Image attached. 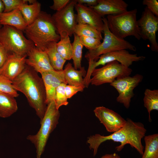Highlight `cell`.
<instances>
[{"label":"cell","instance_id":"6da1fadb","mask_svg":"<svg viewBox=\"0 0 158 158\" xmlns=\"http://www.w3.org/2000/svg\"><path fill=\"white\" fill-rule=\"evenodd\" d=\"M146 131L142 123L135 122L128 118L125 125L118 130L107 136L99 134L90 135L87 138V142L89 145L90 149L93 151L94 156L96 155L101 144L109 140L120 143L119 145L116 147L118 151H121L126 145L129 144L142 155L144 147L141 140L145 136Z\"/></svg>","mask_w":158,"mask_h":158},{"label":"cell","instance_id":"7a4b0ae2","mask_svg":"<svg viewBox=\"0 0 158 158\" xmlns=\"http://www.w3.org/2000/svg\"><path fill=\"white\" fill-rule=\"evenodd\" d=\"M37 73L26 65L22 73L12 82L14 89L25 96L29 105L34 109L41 121L47 104L44 85Z\"/></svg>","mask_w":158,"mask_h":158},{"label":"cell","instance_id":"3957f363","mask_svg":"<svg viewBox=\"0 0 158 158\" xmlns=\"http://www.w3.org/2000/svg\"><path fill=\"white\" fill-rule=\"evenodd\" d=\"M23 31L36 47L43 51L51 43L57 42L60 39L52 16L43 11Z\"/></svg>","mask_w":158,"mask_h":158},{"label":"cell","instance_id":"277c9868","mask_svg":"<svg viewBox=\"0 0 158 158\" xmlns=\"http://www.w3.org/2000/svg\"><path fill=\"white\" fill-rule=\"evenodd\" d=\"M60 116L59 110L56 108L54 100L48 104L42 120L40 121V128L36 134L29 135L27 139L34 145L37 158H41L44 151L50 134L59 123Z\"/></svg>","mask_w":158,"mask_h":158},{"label":"cell","instance_id":"5b68a950","mask_svg":"<svg viewBox=\"0 0 158 158\" xmlns=\"http://www.w3.org/2000/svg\"><path fill=\"white\" fill-rule=\"evenodd\" d=\"M137 13V10L135 8L117 15H107L106 18L109 30L121 39L133 36L138 40H140Z\"/></svg>","mask_w":158,"mask_h":158},{"label":"cell","instance_id":"8992f818","mask_svg":"<svg viewBox=\"0 0 158 158\" xmlns=\"http://www.w3.org/2000/svg\"><path fill=\"white\" fill-rule=\"evenodd\" d=\"M0 43L9 53L22 56L27 55L34 46L23 31L8 25L0 28Z\"/></svg>","mask_w":158,"mask_h":158},{"label":"cell","instance_id":"52a82bcc","mask_svg":"<svg viewBox=\"0 0 158 158\" xmlns=\"http://www.w3.org/2000/svg\"><path fill=\"white\" fill-rule=\"evenodd\" d=\"M102 19L104 23L103 41L95 49L88 51L86 53L85 57L88 60L89 62L96 61L101 55L112 51L121 49L136 51V48L134 45L113 34L108 28L106 18L103 17Z\"/></svg>","mask_w":158,"mask_h":158},{"label":"cell","instance_id":"ba28073f","mask_svg":"<svg viewBox=\"0 0 158 158\" xmlns=\"http://www.w3.org/2000/svg\"><path fill=\"white\" fill-rule=\"evenodd\" d=\"M145 57L138 56L136 54L130 53L126 49H121L107 53L100 56L96 61L89 62L86 75L84 78L86 87L90 84L91 74L93 70L100 65L103 66L114 61H117L125 66L129 67L133 62L143 60Z\"/></svg>","mask_w":158,"mask_h":158},{"label":"cell","instance_id":"9c48e42d","mask_svg":"<svg viewBox=\"0 0 158 158\" xmlns=\"http://www.w3.org/2000/svg\"><path fill=\"white\" fill-rule=\"evenodd\" d=\"M132 72L129 67L114 61L102 67L95 69L91 74L90 84L96 86L107 83L110 84L117 78L129 76Z\"/></svg>","mask_w":158,"mask_h":158},{"label":"cell","instance_id":"30bf717a","mask_svg":"<svg viewBox=\"0 0 158 158\" xmlns=\"http://www.w3.org/2000/svg\"><path fill=\"white\" fill-rule=\"evenodd\" d=\"M75 0H71L63 9L53 14L52 17L57 32L60 37H71L76 24V14L74 11Z\"/></svg>","mask_w":158,"mask_h":158},{"label":"cell","instance_id":"8fae6325","mask_svg":"<svg viewBox=\"0 0 158 158\" xmlns=\"http://www.w3.org/2000/svg\"><path fill=\"white\" fill-rule=\"evenodd\" d=\"M143 76L137 74L117 78L110 85L114 87L118 93L117 101L122 104L126 109L129 108L131 98L134 96L133 90L143 80Z\"/></svg>","mask_w":158,"mask_h":158},{"label":"cell","instance_id":"7c38bea8","mask_svg":"<svg viewBox=\"0 0 158 158\" xmlns=\"http://www.w3.org/2000/svg\"><path fill=\"white\" fill-rule=\"evenodd\" d=\"M138 24L141 39L148 40L151 44L152 51H158V44L156 34L158 30V17L153 14L145 7Z\"/></svg>","mask_w":158,"mask_h":158},{"label":"cell","instance_id":"4fadbf2b","mask_svg":"<svg viewBox=\"0 0 158 158\" xmlns=\"http://www.w3.org/2000/svg\"><path fill=\"white\" fill-rule=\"evenodd\" d=\"M93 111L108 132H114L123 127L126 123V120L120 114L104 106L96 107Z\"/></svg>","mask_w":158,"mask_h":158},{"label":"cell","instance_id":"5bb4252c","mask_svg":"<svg viewBox=\"0 0 158 158\" xmlns=\"http://www.w3.org/2000/svg\"><path fill=\"white\" fill-rule=\"evenodd\" d=\"M75 8L77 12V24H86L103 32L104 23L102 17L93 8L85 5L76 3Z\"/></svg>","mask_w":158,"mask_h":158},{"label":"cell","instance_id":"9a60e30c","mask_svg":"<svg viewBox=\"0 0 158 158\" xmlns=\"http://www.w3.org/2000/svg\"><path fill=\"white\" fill-rule=\"evenodd\" d=\"M27 56V55L22 56L9 53L6 61L0 68V75L12 81L25 68Z\"/></svg>","mask_w":158,"mask_h":158},{"label":"cell","instance_id":"2e32d148","mask_svg":"<svg viewBox=\"0 0 158 158\" xmlns=\"http://www.w3.org/2000/svg\"><path fill=\"white\" fill-rule=\"evenodd\" d=\"M45 87L47 104L54 100L56 90L61 83L67 84L63 70H53L41 74Z\"/></svg>","mask_w":158,"mask_h":158},{"label":"cell","instance_id":"e0dca14e","mask_svg":"<svg viewBox=\"0 0 158 158\" xmlns=\"http://www.w3.org/2000/svg\"><path fill=\"white\" fill-rule=\"evenodd\" d=\"M27 55L26 65L32 68L37 73L41 74L54 70L44 51L40 50L34 46Z\"/></svg>","mask_w":158,"mask_h":158},{"label":"cell","instance_id":"ac0fdd59","mask_svg":"<svg viewBox=\"0 0 158 158\" xmlns=\"http://www.w3.org/2000/svg\"><path fill=\"white\" fill-rule=\"evenodd\" d=\"M128 4L123 0H98L96 6H89L93 8L102 17L105 15H116L127 10Z\"/></svg>","mask_w":158,"mask_h":158},{"label":"cell","instance_id":"d6986e66","mask_svg":"<svg viewBox=\"0 0 158 158\" xmlns=\"http://www.w3.org/2000/svg\"><path fill=\"white\" fill-rule=\"evenodd\" d=\"M65 78L67 84L73 86L85 87L84 78L87 72L84 67H82L79 70L75 69L72 64L68 63L63 70Z\"/></svg>","mask_w":158,"mask_h":158},{"label":"cell","instance_id":"ffe728a7","mask_svg":"<svg viewBox=\"0 0 158 158\" xmlns=\"http://www.w3.org/2000/svg\"><path fill=\"white\" fill-rule=\"evenodd\" d=\"M0 24L11 26L23 31L28 25L18 8L1 13L0 16Z\"/></svg>","mask_w":158,"mask_h":158},{"label":"cell","instance_id":"44dd1931","mask_svg":"<svg viewBox=\"0 0 158 158\" xmlns=\"http://www.w3.org/2000/svg\"><path fill=\"white\" fill-rule=\"evenodd\" d=\"M18 109L17 103L15 97L0 92V117H9L16 112Z\"/></svg>","mask_w":158,"mask_h":158},{"label":"cell","instance_id":"7402d4cb","mask_svg":"<svg viewBox=\"0 0 158 158\" xmlns=\"http://www.w3.org/2000/svg\"><path fill=\"white\" fill-rule=\"evenodd\" d=\"M18 9L28 25L32 23L38 16L41 11V4L37 1L30 4L26 3L21 5Z\"/></svg>","mask_w":158,"mask_h":158},{"label":"cell","instance_id":"603a6c76","mask_svg":"<svg viewBox=\"0 0 158 158\" xmlns=\"http://www.w3.org/2000/svg\"><path fill=\"white\" fill-rule=\"evenodd\" d=\"M56 43V42L51 43L46 47L44 51L47 53L53 69L57 71L62 70L66 61L62 58L57 51Z\"/></svg>","mask_w":158,"mask_h":158},{"label":"cell","instance_id":"cb8c5ba5","mask_svg":"<svg viewBox=\"0 0 158 158\" xmlns=\"http://www.w3.org/2000/svg\"><path fill=\"white\" fill-rule=\"evenodd\" d=\"M145 148L141 158H158V134L145 136Z\"/></svg>","mask_w":158,"mask_h":158},{"label":"cell","instance_id":"d4e9b609","mask_svg":"<svg viewBox=\"0 0 158 158\" xmlns=\"http://www.w3.org/2000/svg\"><path fill=\"white\" fill-rule=\"evenodd\" d=\"M143 98L144 106L149 114V120L151 121L150 113L153 110H158V90L146 89Z\"/></svg>","mask_w":158,"mask_h":158},{"label":"cell","instance_id":"484cf974","mask_svg":"<svg viewBox=\"0 0 158 158\" xmlns=\"http://www.w3.org/2000/svg\"><path fill=\"white\" fill-rule=\"evenodd\" d=\"M57 51L64 59L70 60L72 59L73 49L69 36L60 37L56 45Z\"/></svg>","mask_w":158,"mask_h":158},{"label":"cell","instance_id":"4316f807","mask_svg":"<svg viewBox=\"0 0 158 158\" xmlns=\"http://www.w3.org/2000/svg\"><path fill=\"white\" fill-rule=\"evenodd\" d=\"M74 40L72 43L73 49L72 59L73 61L74 67L80 69L82 67L81 61L82 57V49L83 47L81 43L80 37L74 33Z\"/></svg>","mask_w":158,"mask_h":158},{"label":"cell","instance_id":"83f0119b","mask_svg":"<svg viewBox=\"0 0 158 158\" xmlns=\"http://www.w3.org/2000/svg\"><path fill=\"white\" fill-rule=\"evenodd\" d=\"M74 33L79 37L81 36L92 37L101 40L103 39L102 32L86 24H77L75 28Z\"/></svg>","mask_w":158,"mask_h":158},{"label":"cell","instance_id":"f1b7e54d","mask_svg":"<svg viewBox=\"0 0 158 158\" xmlns=\"http://www.w3.org/2000/svg\"><path fill=\"white\" fill-rule=\"evenodd\" d=\"M0 92L15 98L19 95L17 91L14 88L12 81L1 75H0Z\"/></svg>","mask_w":158,"mask_h":158},{"label":"cell","instance_id":"f546056e","mask_svg":"<svg viewBox=\"0 0 158 158\" xmlns=\"http://www.w3.org/2000/svg\"><path fill=\"white\" fill-rule=\"evenodd\" d=\"M66 85L62 83L56 90L54 101L56 108L58 109L61 106H66L68 104L65 91V87Z\"/></svg>","mask_w":158,"mask_h":158},{"label":"cell","instance_id":"4dcf8cb0","mask_svg":"<svg viewBox=\"0 0 158 158\" xmlns=\"http://www.w3.org/2000/svg\"><path fill=\"white\" fill-rule=\"evenodd\" d=\"M80 41L83 46L89 50H94L101 43L99 39L92 37L81 36L79 37Z\"/></svg>","mask_w":158,"mask_h":158},{"label":"cell","instance_id":"1f68e13d","mask_svg":"<svg viewBox=\"0 0 158 158\" xmlns=\"http://www.w3.org/2000/svg\"><path fill=\"white\" fill-rule=\"evenodd\" d=\"M4 6L3 12H10L18 8L22 4L28 3L27 0H2Z\"/></svg>","mask_w":158,"mask_h":158},{"label":"cell","instance_id":"d6a6232c","mask_svg":"<svg viewBox=\"0 0 158 158\" xmlns=\"http://www.w3.org/2000/svg\"><path fill=\"white\" fill-rule=\"evenodd\" d=\"M142 4L153 14L158 17V1L157 0H144Z\"/></svg>","mask_w":158,"mask_h":158},{"label":"cell","instance_id":"836d02e7","mask_svg":"<svg viewBox=\"0 0 158 158\" xmlns=\"http://www.w3.org/2000/svg\"><path fill=\"white\" fill-rule=\"evenodd\" d=\"M84 88L81 87L66 84L65 91L67 98L70 99L79 92H82Z\"/></svg>","mask_w":158,"mask_h":158},{"label":"cell","instance_id":"e575fe53","mask_svg":"<svg viewBox=\"0 0 158 158\" xmlns=\"http://www.w3.org/2000/svg\"><path fill=\"white\" fill-rule=\"evenodd\" d=\"M70 0H53V4L50 6V8L56 11L64 8L70 2Z\"/></svg>","mask_w":158,"mask_h":158},{"label":"cell","instance_id":"d590c367","mask_svg":"<svg viewBox=\"0 0 158 158\" xmlns=\"http://www.w3.org/2000/svg\"><path fill=\"white\" fill-rule=\"evenodd\" d=\"M9 53L0 43V68L6 61Z\"/></svg>","mask_w":158,"mask_h":158},{"label":"cell","instance_id":"8d00e7d4","mask_svg":"<svg viewBox=\"0 0 158 158\" xmlns=\"http://www.w3.org/2000/svg\"><path fill=\"white\" fill-rule=\"evenodd\" d=\"M77 3L85 5L88 6H96L98 3V0H75Z\"/></svg>","mask_w":158,"mask_h":158},{"label":"cell","instance_id":"74e56055","mask_svg":"<svg viewBox=\"0 0 158 158\" xmlns=\"http://www.w3.org/2000/svg\"><path fill=\"white\" fill-rule=\"evenodd\" d=\"M100 158H121L117 153H114L106 154L102 156Z\"/></svg>","mask_w":158,"mask_h":158},{"label":"cell","instance_id":"f35d334b","mask_svg":"<svg viewBox=\"0 0 158 158\" xmlns=\"http://www.w3.org/2000/svg\"><path fill=\"white\" fill-rule=\"evenodd\" d=\"M4 6L2 0H0V16L4 11Z\"/></svg>","mask_w":158,"mask_h":158},{"label":"cell","instance_id":"ab89813d","mask_svg":"<svg viewBox=\"0 0 158 158\" xmlns=\"http://www.w3.org/2000/svg\"><path fill=\"white\" fill-rule=\"evenodd\" d=\"M1 27V25L0 24V28Z\"/></svg>","mask_w":158,"mask_h":158}]
</instances>
